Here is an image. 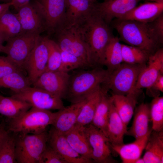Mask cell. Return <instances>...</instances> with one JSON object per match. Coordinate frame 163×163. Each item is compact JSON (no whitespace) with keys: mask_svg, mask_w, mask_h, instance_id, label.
<instances>
[{"mask_svg":"<svg viewBox=\"0 0 163 163\" xmlns=\"http://www.w3.org/2000/svg\"><path fill=\"white\" fill-rule=\"evenodd\" d=\"M163 2H148L137 6L119 20L151 23L163 14Z\"/></svg>","mask_w":163,"mask_h":163,"instance_id":"cell-21","label":"cell"},{"mask_svg":"<svg viewBox=\"0 0 163 163\" xmlns=\"http://www.w3.org/2000/svg\"><path fill=\"white\" fill-rule=\"evenodd\" d=\"M107 91V90L105 88H102L101 98L91 123L107 137L108 122L111 101L110 97L108 96Z\"/></svg>","mask_w":163,"mask_h":163,"instance_id":"cell-27","label":"cell"},{"mask_svg":"<svg viewBox=\"0 0 163 163\" xmlns=\"http://www.w3.org/2000/svg\"><path fill=\"white\" fill-rule=\"evenodd\" d=\"M139 95L136 94L126 95L113 94L110 97L118 113L126 126L134 113Z\"/></svg>","mask_w":163,"mask_h":163,"instance_id":"cell-25","label":"cell"},{"mask_svg":"<svg viewBox=\"0 0 163 163\" xmlns=\"http://www.w3.org/2000/svg\"><path fill=\"white\" fill-rule=\"evenodd\" d=\"M30 3L42 18L45 31L49 35L54 34L63 26L66 0H34Z\"/></svg>","mask_w":163,"mask_h":163,"instance_id":"cell-8","label":"cell"},{"mask_svg":"<svg viewBox=\"0 0 163 163\" xmlns=\"http://www.w3.org/2000/svg\"><path fill=\"white\" fill-rule=\"evenodd\" d=\"M39 163H66L60 155L50 145L42 153Z\"/></svg>","mask_w":163,"mask_h":163,"instance_id":"cell-38","label":"cell"},{"mask_svg":"<svg viewBox=\"0 0 163 163\" xmlns=\"http://www.w3.org/2000/svg\"><path fill=\"white\" fill-rule=\"evenodd\" d=\"M48 142L50 145L64 160L66 163H90V159L76 152L68 141L65 135L53 126L48 132Z\"/></svg>","mask_w":163,"mask_h":163,"instance_id":"cell-13","label":"cell"},{"mask_svg":"<svg viewBox=\"0 0 163 163\" xmlns=\"http://www.w3.org/2000/svg\"><path fill=\"white\" fill-rule=\"evenodd\" d=\"M17 71L19 70L10 62L6 56H0V79L12 72Z\"/></svg>","mask_w":163,"mask_h":163,"instance_id":"cell-39","label":"cell"},{"mask_svg":"<svg viewBox=\"0 0 163 163\" xmlns=\"http://www.w3.org/2000/svg\"><path fill=\"white\" fill-rule=\"evenodd\" d=\"M31 107L26 101L0 95V113L11 119L19 116Z\"/></svg>","mask_w":163,"mask_h":163,"instance_id":"cell-28","label":"cell"},{"mask_svg":"<svg viewBox=\"0 0 163 163\" xmlns=\"http://www.w3.org/2000/svg\"><path fill=\"white\" fill-rule=\"evenodd\" d=\"M11 96L30 104L32 107L50 110H59L64 107L62 98L41 88L31 86Z\"/></svg>","mask_w":163,"mask_h":163,"instance_id":"cell-10","label":"cell"},{"mask_svg":"<svg viewBox=\"0 0 163 163\" xmlns=\"http://www.w3.org/2000/svg\"><path fill=\"white\" fill-rule=\"evenodd\" d=\"M75 25L89 49L96 65L103 66L105 49L113 36L108 24L94 8L90 14Z\"/></svg>","mask_w":163,"mask_h":163,"instance_id":"cell-1","label":"cell"},{"mask_svg":"<svg viewBox=\"0 0 163 163\" xmlns=\"http://www.w3.org/2000/svg\"><path fill=\"white\" fill-rule=\"evenodd\" d=\"M120 39L128 45L136 46L149 55L161 43L151 23L116 19L113 25Z\"/></svg>","mask_w":163,"mask_h":163,"instance_id":"cell-3","label":"cell"},{"mask_svg":"<svg viewBox=\"0 0 163 163\" xmlns=\"http://www.w3.org/2000/svg\"><path fill=\"white\" fill-rule=\"evenodd\" d=\"M145 150V163H163V130H152Z\"/></svg>","mask_w":163,"mask_h":163,"instance_id":"cell-26","label":"cell"},{"mask_svg":"<svg viewBox=\"0 0 163 163\" xmlns=\"http://www.w3.org/2000/svg\"><path fill=\"white\" fill-rule=\"evenodd\" d=\"M104 0V1H105V0Z\"/></svg>","mask_w":163,"mask_h":163,"instance_id":"cell-49","label":"cell"},{"mask_svg":"<svg viewBox=\"0 0 163 163\" xmlns=\"http://www.w3.org/2000/svg\"><path fill=\"white\" fill-rule=\"evenodd\" d=\"M0 1H1V0H0Z\"/></svg>","mask_w":163,"mask_h":163,"instance_id":"cell-50","label":"cell"},{"mask_svg":"<svg viewBox=\"0 0 163 163\" xmlns=\"http://www.w3.org/2000/svg\"><path fill=\"white\" fill-rule=\"evenodd\" d=\"M64 134L71 146L76 152L82 156L92 161V150L86 134L84 126L75 125Z\"/></svg>","mask_w":163,"mask_h":163,"instance_id":"cell-23","label":"cell"},{"mask_svg":"<svg viewBox=\"0 0 163 163\" xmlns=\"http://www.w3.org/2000/svg\"><path fill=\"white\" fill-rule=\"evenodd\" d=\"M152 130L151 129L145 136L136 139L134 142L129 143L113 145L108 142L112 152L118 154L123 163H134L141 157Z\"/></svg>","mask_w":163,"mask_h":163,"instance_id":"cell-19","label":"cell"},{"mask_svg":"<svg viewBox=\"0 0 163 163\" xmlns=\"http://www.w3.org/2000/svg\"><path fill=\"white\" fill-rule=\"evenodd\" d=\"M147 61V65L139 75L135 89L136 92H140L142 88H151L159 75L163 74V49L150 55Z\"/></svg>","mask_w":163,"mask_h":163,"instance_id":"cell-15","label":"cell"},{"mask_svg":"<svg viewBox=\"0 0 163 163\" xmlns=\"http://www.w3.org/2000/svg\"><path fill=\"white\" fill-rule=\"evenodd\" d=\"M18 135L16 142L17 162L39 163L47 146L48 132L45 131L39 133Z\"/></svg>","mask_w":163,"mask_h":163,"instance_id":"cell-7","label":"cell"},{"mask_svg":"<svg viewBox=\"0 0 163 163\" xmlns=\"http://www.w3.org/2000/svg\"><path fill=\"white\" fill-rule=\"evenodd\" d=\"M101 86L87 98L80 110L75 125L84 126L91 123L101 98Z\"/></svg>","mask_w":163,"mask_h":163,"instance_id":"cell-31","label":"cell"},{"mask_svg":"<svg viewBox=\"0 0 163 163\" xmlns=\"http://www.w3.org/2000/svg\"><path fill=\"white\" fill-rule=\"evenodd\" d=\"M134 163H145V162L143 158L140 157L137 159Z\"/></svg>","mask_w":163,"mask_h":163,"instance_id":"cell-45","label":"cell"},{"mask_svg":"<svg viewBox=\"0 0 163 163\" xmlns=\"http://www.w3.org/2000/svg\"><path fill=\"white\" fill-rule=\"evenodd\" d=\"M84 127L89 143L92 149L91 159L93 162H116V161L112 157V152L107 137L91 123Z\"/></svg>","mask_w":163,"mask_h":163,"instance_id":"cell-12","label":"cell"},{"mask_svg":"<svg viewBox=\"0 0 163 163\" xmlns=\"http://www.w3.org/2000/svg\"><path fill=\"white\" fill-rule=\"evenodd\" d=\"M61 52L62 61L59 70L69 73L75 69L91 68L75 56L62 50Z\"/></svg>","mask_w":163,"mask_h":163,"instance_id":"cell-36","label":"cell"},{"mask_svg":"<svg viewBox=\"0 0 163 163\" xmlns=\"http://www.w3.org/2000/svg\"><path fill=\"white\" fill-rule=\"evenodd\" d=\"M61 50L79 58L90 68L97 66L90 50L82 38L76 25L63 26L54 34Z\"/></svg>","mask_w":163,"mask_h":163,"instance_id":"cell-6","label":"cell"},{"mask_svg":"<svg viewBox=\"0 0 163 163\" xmlns=\"http://www.w3.org/2000/svg\"><path fill=\"white\" fill-rule=\"evenodd\" d=\"M56 112L31 107L19 116L11 119L8 131L17 134H37L52 125Z\"/></svg>","mask_w":163,"mask_h":163,"instance_id":"cell-4","label":"cell"},{"mask_svg":"<svg viewBox=\"0 0 163 163\" xmlns=\"http://www.w3.org/2000/svg\"><path fill=\"white\" fill-rule=\"evenodd\" d=\"M150 120V106L147 104L142 103L135 110L132 125L126 134L135 139L145 136L152 129L149 126Z\"/></svg>","mask_w":163,"mask_h":163,"instance_id":"cell-24","label":"cell"},{"mask_svg":"<svg viewBox=\"0 0 163 163\" xmlns=\"http://www.w3.org/2000/svg\"><path fill=\"white\" fill-rule=\"evenodd\" d=\"M48 50L46 37L38 36L35 45L26 61L25 71L32 85L46 70L47 64Z\"/></svg>","mask_w":163,"mask_h":163,"instance_id":"cell-11","label":"cell"},{"mask_svg":"<svg viewBox=\"0 0 163 163\" xmlns=\"http://www.w3.org/2000/svg\"><path fill=\"white\" fill-rule=\"evenodd\" d=\"M8 134V131H6L3 126L0 129V152Z\"/></svg>","mask_w":163,"mask_h":163,"instance_id":"cell-42","label":"cell"},{"mask_svg":"<svg viewBox=\"0 0 163 163\" xmlns=\"http://www.w3.org/2000/svg\"><path fill=\"white\" fill-rule=\"evenodd\" d=\"M151 88L157 91L163 92V74L159 75Z\"/></svg>","mask_w":163,"mask_h":163,"instance_id":"cell-41","label":"cell"},{"mask_svg":"<svg viewBox=\"0 0 163 163\" xmlns=\"http://www.w3.org/2000/svg\"><path fill=\"white\" fill-rule=\"evenodd\" d=\"M21 27L16 16L8 10L0 16V39L3 43L19 35Z\"/></svg>","mask_w":163,"mask_h":163,"instance_id":"cell-30","label":"cell"},{"mask_svg":"<svg viewBox=\"0 0 163 163\" xmlns=\"http://www.w3.org/2000/svg\"><path fill=\"white\" fill-rule=\"evenodd\" d=\"M117 37L113 36L108 43L104 54L103 65L109 73L118 68L123 62L122 43Z\"/></svg>","mask_w":163,"mask_h":163,"instance_id":"cell-29","label":"cell"},{"mask_svg":"<svg viewBox=\"0 0 163 163\" xmlns=\"http://www.w3.org/2000/svg\"><path fill=\"white\" fill-rule=\"evenodd\" d=\"M153 28L162 43L163 40V15H160L153 21L151 22Z\"/></svg>","mask_w":163,"mask_h":163,"instance_id":"cell-40","label":"cell"},{"mask_svg":"<svg viewBox=\"0 0 163 163\" xmlns=\"http://www.w3.org/2000/svg\"><path fill=\"white\" fill-rule=\"evenodd\" d=\"M16 139V137L9 134L0 152V163H17Z\"/></svg>","mask_w":163,"mask_h":163,"instance_id":"cell-37","label":"cell"},{"mask_svg":"<svg viewBox=\"0 0 163 163\" xmlns=\"http://www.w3.org/2000/svg\"><path fill=\"white\" fill-rule=\"evenodd\" d=\"M46 40L48 50V62L46 71L59 70L62 61L61 50L54 40L48 36L46 37Z\"/></svg>","mask_w":163,"mask_h":163,"instance_id":"cell-35","label":"cell"},{"mask_svg":"<svg viewBox=\"0 0 163 163\" xmlns=\"http://www.w3.org/2000/svg\"><path fill=\"white\" fill-rule=\"evenodd\" d=\"M150 106V114L152 130H163V97H154Z\"/></svg>","mask_w":163,"mask_h":163,"instance_id":"cell-34","label":"cell"},{"mask_svg":"<svg viewBox=\"0 0 163 163\" xmlns=\"http://www.w3.org/2000/svg\"><path fill=\"white\" fill-rule=\"evenodd\" d=\"M122 54L123 62L131 64H145L150 55L139 48L123 44Z\"/></svg>","mask_w":163,"mask_h":163,"instance_id":"cell-33","label":"cell"},{"mask_svg":"<svg viewBox=\"0 0 163 163\" xmlns=\"http://www.w3.org/2000/svg\"><path fill=\"white\" fill-rule=\"evenodd\" d=\"M87 99L72 104L56 112L52 126L64 134L70 130L75 125L80 110Z\"/></svg>","mask_w":163,"mask_h":163,"instance_id":"cell-18","label":"cell"},{"mask_svg":"<svg viewBox=\"0 0 163 163\" xmlns=\"http://www.w3.org/2000/svg\"><path fill=\"white\" fill-rule=\"evenodd\" d=\"M148 2H163V0H146Z\"/></svg>","mask_w":163,"mask_h":163,"instance_id":"cell-46","label":"cell"},{"mask_svg":"<svg viewBox=\"0 0 163 163\" xmlns=\"http://www.w3.org/2000/svg\"><path fill=\"white\" fill-rule=\"evenodd\" d=\"M30 0H11V2L17 11L22 6L30 2Z\"/></svg>","mask_w":163,"mask_h":163,"instance_id":"cell-43","label":"cell"},{"mask_svg":"<svg viewBox=\"0 0 163 163\" xmlns=\"http://www.w3.org/2000/svg\"><path fill=\"white\" fill-rule=\"evenodd\" d=\"M70 74L59 70L46 71L32 85L63 98Z\"/></svg>","mask_w":163,"mask_h":163,"instance_id":"cell-14","label":"cell"},{"mask_svg":"<svg viewBox=\"0 0 163 163\" xmlns=\"http://www.w3.org/2000/svg\"><path fill=\"white\" fill-rule=\"evenodd\" d=\"M3 126H2L0 123V129H1Z\"/></svg>","mask_w":163,"mask_h":163,"instance_id":"cell-48","label":"cell"},{"mask_svg":"<svg viewBox=\"0 0 163 163\" xmlns=\"http://www.w3.org/2000/svg\"><path fill=\"white\" fill-rule=\"evenodd\" d=\"M11 6H12L11 2L0 4V16L8 10L10 7Z\"/></svg>","mask_w":163,"mask_h":163,"instance_id":"cell-44","label":"cell"},{"mask_svg":"<svg viewBox=\"0 0 163 163\" xmlns=\"http://www.w3.org/2000/svg\"><path fill=\"white\" fill-rule=\"evenodd\" d=\"M1 1L4 2L5 3L11 2V0H1Z\"/></svg>","mask_w":163,"mask_h":163,"instance_id":"cell-47","label":"cell"},{"mask_svg":"<svg viewBox=\"0 0 163 163\" xmlns=\"http://www.w3.org/2000/svg\"><path fill=\"white\" fill-rule=\"evenodd\" d=\"M17 11L15 14L21 26L20 34L40 35L45 31L42 18L30 2L22 6Z\"/></svg>","mask_w":163,"mask_h":163,"instance_id":"cell-17","label":"cell"},{"mask_svg":"<svg viewBox=\"0 0 163 163\" xmlns=\"http://www.w3.org/2000/svg\"><path fill=\"white\" fill-rule=\"evenodd\" d=\"M109 74L101 66L79 69L70 76L63 97L71 103L84 100L104 84Z\"/></svg>","mask_w":163,"mask_h":163,"instance_id":"cell-2","label":"cell"},{"mask_svg":"<svg viewBox=\"0 0 163 163\" xmlns=\"http://www.w3.org/2000/svg\"><path fill=\"white\" fill-rule=\"evenodd\" d=\"M31 85L27 77L19 71L12 72L0 79V87L9 88L14 93L20 92Z\"/></svg>","mask_w":163,"mask_h":163,"instance_id":"cell-32","label":"cell"},{"mask_svg":"<svg viewBox=\"0 0 163 163\" xmlns=\"http://www.w3.org/2000/svg\"><path fill=\"white\" fill-rule=\"evenodd\" d=\"M94 4L91 0H66L62 26L78 24L93 11Z\"/></svg>","mask_w":163,"mask_h":163,"instance_id":"cell-20","label":"cell"},{"mask_svg":"<svg viewBox=\"0 0 163 163\" xmlns=\"http://www.w3.org/2000/svg\"><path fill=\"white\" fill-rule=\"evenodd\" d=\"M141 0H106L94 4L95 8L108 24L118 19L135 7Z\"/></svg>","mask_w":163,"mask_h":163,"instance_id":"cell-16","label":"cell"},{"mask_svg":"<svg viewBox=\"0 0 163 163\" xmlns=\"http://www.w3.org/2000/svg\"><path fill=\"white\" fill-rule=\"evenodd\" d=\"M127 132V126L118 113L111 99L107 126L109 143L113 145L123 143L124 136Z\"/></svg>","mask_w":163,"mask_h":163,"instance_id":"cell-22","label":"cell"},{"mask_svg":"<svg viewBox=\"0 0 163 163\" xmlns=\"http://www.w3.org/2000/svg\"><path fill=\"white\" fill-rule=\"evenodd\" d=\"M38 35L20 34L8 40L5 46L4 53L16 68L22 72L25 71L26 61Z\"/></svg>","mask_w":163,"mask_h":163,"instance_id":"cell-9","label":"cell"},{"mask_svg":"<svg viewBox=\"0 0 163 163\" xmlns=\"http://www.w3.org/2000/svg\"><path fill=\"white\" fill-rule=\"evenodd\" d=\"M145 65L122 62L118 68L109 73L104 84L105 88L111 90L114 94L139 95L140 92L136 91L135 87L139 75Z\"/></svg>","mask_w":163,"mask_h":163,"instance_id":"cell-5","label":"cell"}]
</instances>
